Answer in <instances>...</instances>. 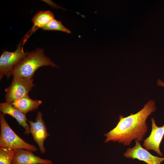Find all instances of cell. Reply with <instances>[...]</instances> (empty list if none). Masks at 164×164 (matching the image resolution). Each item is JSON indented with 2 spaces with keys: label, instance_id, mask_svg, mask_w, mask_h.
Segmentation results:
<instances>
[{
  "label": "cell",
  "instance_id": "obj_1",
  "mask_svg": "<svg viewBox=\"0 0 164 164\" xmlns=\"http://www.w3.org/2000/svg\"><path fill=\"white\" fill-rule=\"evenodd\" d=\"M156 109L155 101L151 100L135 114L131 113L126 117L120 115L116 126L104 134L106 137L104 143L111 141L128 146L133 140H143L148 130L146 119Z\"/></svg>",
  "mask_w": 164,
  "mask_h": 164
},
{
  "label": "cell",
  "instance_id": "obj_2",
  "mask_svg": "<svg viewBox=\"0 0 164 164\" xmlns=\"http://www.w3.org/2000/svg\"><path fill=\"white\" fill-rule=\"evenodd\" d=\"M58 66L44 53L42 48H38L29 53L28 55L15 67L13 76L26 79L33 78L36 70L44 66Z\"/></svg>",
  "mask_w": 164,
  "mask_h": 164
},
{
  "label": "cell",
  "instance_id": "obj_3",
  "mask_svg": "<svg viewBox=\"0 0 164 164\" xmlns=\"http://www.w3.org/2000/svg\"><path fill=\"white\" fill-rule=\"evenodd\" d=\"M0 147L15 150L24 149L32 152L37 151L33 145L28 143L17 135L10 128L5 117L0 113Z\"/></svg>",
  "mask_w": 164,
  "mask_h": 164
},
{
  "label": "cell",
  "instance_id": "obj_4",
  "mask_svg": "<svg viewBox=\"0 0 164 164\" xmlns=\"http://www.w3.org/2000/svg\"><path fill=\"white\" fill-rule=\"evenodd\" d=\"M22 41L18 44L16 50L10 52L4 50L0 57V80L3 76L9 78L12 75L16 66L29 54L25 52L22 47Z\"/></svg>",
  "mask_w": 164,
  "mask_h": 164
},
{
  "label": "cell",
  "instance_id": "obj_5",
  "mask_svg": "<svg viewBox=\"0 0 164 164\" xmlns=\"http://www.w3.org/2000/svg\"><path fill=\"white\" fill-rule=\"evenodd\" d=\"M13 76L11 85L5 90L6 101L11 103L29 95V92L35 86L33 78L26 79Z\"/></svg>",
  "mask_w": 164,
  "mask_h": 164
},
{
  "label": "cell",
  "instance_id": "obj_6",
  "mask_svg": "<svg viewBox=\"0 0 164 164\" xmlns=\"http://www.w3.org/2000/svg\"><path fill=\"white\" fill-rule=\"evenodd\" d=\"M43 114L38 111L35 119V122L28 120L30 126V132L33 139L38 145L41 153H44L46 149L44 142L46 138L50 135L42 118Z\"/></svg>",
  "mask_w": 164,
  "mask_h": 164
},
{
  "label": "cell",
  "instance_id": "obj_7",
  "mask_svg": "<svg viewBox=\"0 0 164 164\" xmlns=\"http://www.w3.org/2000/svg\"><path fill=\"white\" fill-rule=\"evenodd\" d=\"M135 144L132 148H129L124 153L125 157L137 159L147 164H161L164 161V157H160L152 155L147 150L142 146L140 142L135 140Z\"/></svg>",
  "mask_w": 164,
  "mask_h": 164
},
{
  "label": "cell",
  "instance_id": "obj_8",
  "mask_svg": "<svg viewBox=\"0 0 164 164\" xmlns=\"http://www.w3.org/2000/svg\"><path fill=\"white\" fill-rule=\"evenodd\" d=\"M152 130L149 135L144 140L143 146L148 150H152L158 154L162 156L163 154L160 149V145L164 136V125L162 126H158L154 119H151Z\"/></svg>",
  "mask_w": 164,
  "mask_h": 164
},
{
  "label": "cell",
  "instance_id": "obj_9",
  "mask_svg": "<svg viewBox=\"0 0 164 164\" xmlns=\"http://www.w3.org/2000/svg\"><path fill=\"white\" fill-rule=\"evenodd\" d=\"M50 160L43 159L32 151L24 149L15 150L12 164H52Z\"/></svg>",
  "mask_w": 164,
  "mask_h": 164
},
{
  "label": "cell",
  "instance_id": "obj_10",
  "mask_svg": "<svg viewBox=\"0 0 164 164\" xmlns=\"http://www.w3.org/2000/svg\"><path fill=\"white\" fill-rule=\"evenodd\" d=\"M54 19V14L48 10L41 11L36 13L32 19L33 26L25 35L22 40L23 46L29 37L39 28H41Z\"/></svg>",
  "mask_w": 164,
  "mask_h": 164
},
{
  "label": "cell",
  "instance_id": "obj_11",
  "mask_svg": "<svg viewBox=\"0 0 164 164\" xmlns=\"http://www.w3.org/2000/svg\"><path fill=\"white\" fill-rule=\"evenodd\" d=\"M0 110L4 115L7 114L15 118L20 125L25 130L24 134L27 135L30 133V126L27 122L28 120L26 114L15 108L12 103L5 101L0 103Z\"/></svg>",
  "mask_w": 164,
  "mask_h": 164
},
{
  "label": "cell",
  "instance_id": "obj_12",
  "mask_svg": "<svg viewBox=\"0 0 164 164\" xmlns=\"http://www.w3.org/2000/svg\"><path fill=\"white\" fill-rule=\"evenodd\" d=\"M42 102L41 100L32 99L28 95L15 100L12 104L16 109L26 114L28 112L37 109Z\"/></svg>",
  "mask_w": 164,
  "mask_h": 164
},
{
  "label": "cell",
  "instance_id": "obj_13",
  "mask_svg": "<svg viewBox=\"0 0 164 164\" xmlns=\"http://www.w3.org/2000/svg\"><path fill=\"white\" fill-rule=\"evenodd\" d=\"M15 150L0 147V164H12Z\"/></svg>",
  "mask_w": 164,
  "mask_h": 164
},
{
  "label": "cell",
  "instance_id": "obj_14",
  "mask_svg": "<svg viewBox=\"0 0 164 164\" xmlns=\"http://www.w3.org/2000/svg\"><path fill=\"white\" fill-rule=\"evenodd\" d=\"M41 29L44 31H58L68 33H71V31L64 26L60 21L55 19L48 24L42 27Z\"/></svg>",
  "mask_w": 164,
  "mask_h": 164
},
{
  "label": "cell",
  "instance_id": "obj_15",
  "mask_svg": "<svg viewBox=\"0 0 164 164\" xmlns=\"http://www.w3.org/2000/svg\"><path fill=\"white\" fill-rule=\"evenodd\" d=\"M157 84L159 86L164 87V82L160 79L158 80Z\"/></svg>",
  "mask_w": 164,
  "mask_h": 164
},
{
  "label": "cell",
  "instance_id": "obj_16",
  "mask_svg": "<svg viewBox=\"0 0 164 164\" xmlns=\"http://www.w3.org/2000/svg\"></svg>",
  "mask_w": 164,
  "mask_h": 164
}]
</instances>
